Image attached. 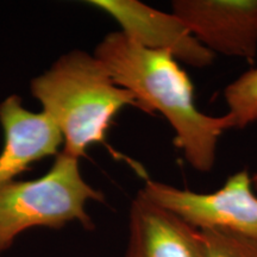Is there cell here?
<instances>
[{"label":"cell","instance_id":"1","mask_svg":"<svg viewBox=\"0 0 257 257\" xmlns=\"http://www.w3.org/2000/svg\"><path fill=\"white\" fill-rule=\"evenodd\" d=\"M94 56L115 85L133 93L141 110L157 111L175 131L174 144L199 172H210L218 141L231 128L226 114L212 117L195 106L194 87L169 51L138 46L121 31L111 32L95 48Z\"/></svg>","mask_w":257,"mask_h":257},{"label":"cell","instance_id":"2","mask_svg":"<svg viewBox=\"0 0 257 257\" xmlns=\"http://www.w3.org/2000/svg\"><path fill=\"white\" fill-rule=\"evenodd\" d=\"M31 93L62 135V152L78 160L89 146L106 142L121 108L138 107L133 93L115 85L104 64L81 50L64 54L32 80Z\"/></svg>","mask_w":257,"mask_h":257},{"label":"cell","instance_id":"3","mask_svg":"<svg viewBox=\"0 0 257 257\" xmlns=\"http://www.w3.org/2000/svg\"><path fill=\"white\" fill-rule=\"evenodd\" d=\"M89 200L102 202L105 195L82 179L79 160L63 152L40 179L15 180L0 187V256L32 227L60 229L79 221L86 230H93L94 224L86 212Z\"/></svg>","mask_w":257,"mask_h":257},{"label":"cell","instance_id":"4","mask_svg":"<svg viewBox=\"0 0 257 257\" xmlns=\"http://www.w3.org/2000/svg\"><path fill=\"white\" fill-rule=\"evenodd\" d=\"M142 192L195 229L224 230L257 239V197L246 169L213 193H195L147 180Z\"/></svg>","mask_w":257,"mask_h":257},{"label":"cell","instance_id":"5","mask_svg":"<svg viewBox=\"0 0 257 257\" xmlns=\"http://www.w3.org/2000/svg\"><path fill=\"white\" fill-rule=\"evenodd\" d=\"M178 16L213 54L251 61L257 53V0H175Z\"/></svg>","mask_w":257,"mask_h":257},{"label":"cell","instance_id":"6","mask_svg":"<svg viewBox=\"0 0 257 257\" xmlns=\"http://www.w3.org/2000/svg\"><path fill=\"white\" fill-rule=\"evenodd\" d=\"M87 4L110 15L121 32L138 46L169 51L192 67L210 66L214 54L174 14H166L137 0H92Z\"/></svg>","mask_w":257,"mask_h":257},{"label":"cell","instance_id":"7","mask_svg":"<svg viewBox=\"0 0 257 257\" xmlns=\"http://www.w3.org/2000/svg\"><path fill=\"white\" fill-rule=\"evenodd\" d=\"M124 257H206L200 231L142 191L131 202Z\"/></svg>","mask_w":257,"mask_h":257},{"label":"cell","instance_id":"8","mask_svg":"<svg viewBox=\"0 0 257 257\" xmlns=\"http://www.w3.org/2000/svg\"><path fill=\"white\" fill-rule=\"evenodd\" d=\"M4 147L0 154V187L15 181L32 163L59 154L63 137L44 112L27 110L18 95L0 104Z\"/></svg>","mask_w":257,"mask_h":257},{"label":"cell","instance_id":"9","mask_svg":"<svg viewBox=\"0 0 257 257\" xmlns=\"http://www.w3.org/2000/svg\"><path fill=\"white\" fill-rule=\"evenodd\" d=\"M231 128H244L257 120V68L246 70L224 91Z\"/></svg>","mask_w":257,"mask_h":257},{"label":"cell","instance_id":"10","mask_svg":"<svg viewBox=\"0 0 257 257\" xmlns=\"http://www.w3.org/2000/svg\"><path fill=\"white\" fill-rule=\"evenodd\" d=\"M206 257H257V239L224 230H201Z\"/></svg>","mask_w":257,"mask_h":257},{"label":"cell","instance_id":"11","mask_svg":"<svg viewBox=\"0 0 257 257\" xmlns=\"http://www.w3.org/2000/svg\"><path fill=\"white\" fill-rule=\"evenodd\" d=\"M252 186L255 187V189L257 191V173L252 176Z\"/></svg>","mask_w":257,"mask_h":257}]
</instances>
